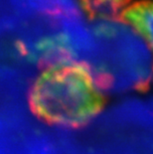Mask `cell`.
Returning <instances> with one entry per match:
<instances>
[{
  "instance_id": "obj_1",
  "label": "cell",
  "mask_w": 153,
  "mask_h": 154,
  "mask_svg": "<svg viewBox=\"0 0 153 154\" xmlns=\"http://www.w3.org/2000/svg\"><path fill=\"white\" fill-rule=\"evenodd\" d=\"M28 104L49 125L80 128L103 110L106 99L89 66L64 57L44 64L29 90Z\"/></svg>"
},
{
  "instance_id": "obj_2",
  "label": "cell",
  "mask_w": 153,
  "mask_h": 154,
  "mask_svg": "<svg viewBox=\"0 0 153 154\" xmlns=\"http://www.w3.org/2000/svg\"><path fill=\"white\" fill-rule=\"evenodd\" d=\"M119 21L132 27L153 51V1L141 0L126 7Z\"/></svg>"
},
{
  "instance_id": "obj_3",
  "label": "cell",
  "mask_w": 153,
  "mask_h": 154,
  "mask_svg": "<svg viewBox=\"0 0 153 154\" xmlns=\"http://www.w3.org/2000/svg\"><path fill=\"white\" fill-rule=\"evenodd\" d=\"M84 10L93 19L119 21L122 11L130 0H80Z\"/></svg>"
}]
</instances>
